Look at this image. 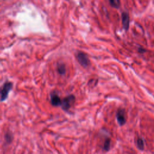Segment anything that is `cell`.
<instances>
[{"instance_id": "obj_8", "label": "cell", "mask_w": 154, "mask_h": 154, "mask_svg": "<svg viewBox=\"0 0 154 154\" xmlns=\"http://www.w3.org/2000/svg\"><path fill=\"white\" fill-rule=\"evenodd\" d=\"M109 2L111 6L114 8H118L120 5V2L119 0H111Z\"/></svg>"}, {"instance_id": "obj_10", "label": "cell", "mask_w": 154, "mask_h": 154, "mask_svg": "<svg viewBox=\"0 0 154 154\" xmlns=\"http://www.w3.org/2000/svg\"><path fill=\"white\" fill-rule=\"evenodd\" d=\"M110 138H107L105 141V143H104V149L105 150H108L110 148Z\"/></svg>"}, {"instance_id": "obj_1", "label": "cell", "mask_w": 154, "mask_h": 154, "mask_svg": "<svg viewBox=\"0 0 154 154\" xmlns=\"http://www.w3.org/2000/svg\"><path fill=\"white\" fill-rule=\"evenodd\" d=\"M13 87V83L10 81H6L0 89V101H5Z\"/></svg>"}, {"instance_id": "obj_9", "label": "cell", "mask_w": 154, "mask_h": 154, "mask_svg": "<svg viewBox=\"0 0 154 154\" xmlns=\"http://www.w3.org/2000/svg\"><path fill=\"white\" fill-rule=\"evenodd\" d=\"M137 146L140 149V150H143L144 147V141L143 139H141V138H138L137 139Z\"/></svg>"}, {"instance_id": "obj_3", "label": "cell", "mask_w": 154, "mask_h": 154, "mask_svg": "<svg viewBox=\"0 0 154 154\" xmlns=\"http://www.w3.org/2000/svg\"><path fill=\"white\" fill-rule=\"evenodd\" d=\"M78 63L84 68H87L90 65V60L88 56L81 51L78 52L76 55Z\"/></svg>"}, {"instance_id": "obj_2", "label": "cell", "mask_w": 154, "mask_h": 154, "mask_svg": "<svg viewBox=\"0 0 154 154\" xmlns=\"http://www.w3.org/2000/svg\"><path fill=\"white\" fill-rule=\"evenodd\" d=\"M75 96L74 95H70L62 100L61 107L65 111H68L71 106L75 103Z\"/></svg>"}, {"instance_id": "obj_7", "label": "cell", "mask_w": 154, "mask_h": 154, "mask_svg": "<svg viewBox=\"0 0 154 154\" xmlns=\"http://www.w3.org/2000/svg\"><path fill=\"white\" fill-rule=\"evenodd\" d=\"M57 71L60 75H63L66 74V66L63 63H59L57 64Z\"/></svg>"}, {"instance_id": "obj_5", "label": "cell", "mask_w": 154, "mask_h": 154, "mask_svg": "<svg viewBox=\"0 0 154 154\" xmlns=\"http://www.w3.org/2000/svg\"><path fill=\"white\" fill-rule=\"evenodd\" d=\"M116 118L117 122L120 126L123 125L126 123L125 112L123 109H119L116 113Z\"/></svg>"}, {"instance_id": "obj_6", "label": "cell", "mask_w": 154, "mask_h": 154, "mask_svg": "<svg viewBox=\"0 0 154 154\" xmlns=\"http://www.w3.org/2000/svg\"><path fill=\"white\" fill-rule=\"evenodd\" d=\"M122 21L123 28L127 30L129 26V17L128 13L123 12L122 14Z\"/></svg>"}, {"instance_id": "obj_4", "label": "cell", "mask_w": 154, "mask_h": 154, "mask_svg": "<svg viewBox=\"0 0 154 154\" xmlns=\"http://www.w3.org/2000/svg\"><path fill=\"white\" fill-rule=\"evenodd\" d=\"M50 101L52 105L55 107L61 106L62 99L56 92H53L50 94Z\"/></svg>"}]
</instances>
